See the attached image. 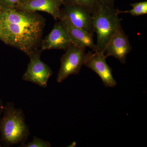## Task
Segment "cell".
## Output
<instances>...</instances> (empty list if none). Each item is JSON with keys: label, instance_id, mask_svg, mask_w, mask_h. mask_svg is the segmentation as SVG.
Listing matches in <instances>:
<instances>
[{"label": "cell", "instance_id": "6da1fadb", "mask_svg": "<svg viewBox=\"0 0 147 147\" xmlns=\"http://www.w3.org/2000/svg\"><path fill=\"white\" fill-rule=\"evenodd\" d=\"M0 20L7 44L30 57L38 50L45 25L43 17L36 12L0 6Z\"/></svg>", "mask_w": 147, "mask_h": 147}, {"label": "cell", "instance_id": "7a4b0ae2", "mask_svg": "<svg viewBox=\"0 0 147 147\" xmlns=\"http://www.w3.org/2000/svg\"><path fill=\"white\" fill-rule=\"evenodd\" d=\"M30 134L23 110L16 108L13 102H7L0 119V139L3 146L26 143Z\"/></svg>", "mask_w": 147, "mask_h": 147}, {"label": "cell", "instance_id": "3957f363", "mask_svg": "<svg viewBox=\"0 0 147 147\" xmlns=\"http://www.w3.org/2000/svg\"><path fill=\"white\" fill-rule=\"evenodd\" d=\"M119 14V9L99 3L97 11L93 15V26L97 35V51L104 53L109 40L121 26Z\"/></svg>", "mask_w": 147, "mask_h": 147}, {"label": "cell", "instance_id": "277c9868", "mask_svg": "<svg viewBox=\"0 0 147 147\" xmlns=\"http://www.w3.org/2000/svg\"><path fill=\"white\" fill-rule=\"evenodd\" d=\"M61 59V66L57 81L62 83L71 75L79 74L85 62L86 48H81L71 45L65 50Z\"/></svg>", "mask_w": 147, "mask_h": 147}, {"label": "cell", "instance_id": "5b68a950", "mask_svg": "<svg viewBox=\"0 0 147 147\" xmlns=\"http://www.w3.org/2000/svg\"><path fill=\"white\" fill-rule=\"evenodd\" d=\"M42 51L41 49L38 50L30 57V62L22 80L45 88L48 80L53 75V71L49 66L40 59Z\"/></svg>", "mask_w": 147, "mask_h": 147}, {"label": "cell", "instance_id": "8992f818", "mask_svg": "<svg viewBox=\"0 0 147 147\" xmlns=\"http://www.w3.org/2000/svg\"><path fill=\"white\" fill-rule=\"evenodd\" d=\"M106 59L104 53L90 51L86 53L84 65L97 74L105 87L113 88L117 86V82L113 77L112 69L106 62Z\"/></svg>", "mask_w": 147, "mask_h": 147}, {"label": "cell", "instance_id": "52a82bcc", "mask_svg": "<svg viewBox=\"0 0 147 147\" xmlns=\"http://www.w3.org/2000/svg\"><path fill=\"white\" fill-rule=\"evenodd\" d=\"M61 15L74 26L85 30L93 35V16L89 10L78 5H65L61 9Z\"/></svg>", "mask_w": 147, "mask_h": 147}, {"label": "cell", "instance_id": "ba28073f", "mask_svg": "<svg viewBox=\"0 0 147 147\" xmlns=\"http://www.w3.org/2000/svg\"><path fill=\"white\" fill-rule=\"evenodd\" d=\"M132 49L129 37L121 26L108 42L104 55L106 58L114 57L124 64L126 63L127 56Z\"/></svg>", "mask_w": 147, "mask_h": 147}, {"label": "cell", "instance_id": "9c48e42d", "mask_svg": "<svg viewBox=\"0 0 147 147\" xmlns=\"http://www.w3.org/2000/svg\"><path fill=\"white\" fill-rule=\"evenodd\" d=\"M72 45L68 31L62 21L55 24L49 34L41 40V50H66Z\"/></svg>", "mask_w": 147, "mask_h": 147}, {"label": "cell", "instance_id": "30bf717a", "mask_svg": "<svg viewBox=\"0 0 147 147\" xmlns=\"http://www.w3.org/2000/svg\"><path fill=\"white\" fill-rule=\"evenodd\" d=\"M62 0H30L18 4L16 8L30 12L43 11L50 14L54 19L59 20Z\"/></svg>", "mask_w": 147, "mask_h": 147}, {"label": "cell", "instance_id": "8fae6325", "mask_svg": "<svg viewBox=\"0 0 147 147\" xmlns=\"http://www.w3.org/2000/svg\"><path fill=\"white\" fill-rule=\"evenodd\" d=\"M60 20L62 21L68 31L72 45L81 48L88 47L92 51H97L94 41L93 35L85 30L74 26L67 18L61 16Z\"/></svg>", "mask_w": 147, "mask_h": 147}, {"label": "cell", "instance_id": "7c38bea8", "mask_svg": "<svg viewBox=\"0 0 147 147\" xmlns=\"http://www.w3.org/2000/svg\"><path fill=\"white\" fill-rule=\"evenodd\" d=\"M63 5H78L82 6L90 11L93 15L97 11L99 3L96 0H62Z\"/></svg>", "mask_w": 147, "mask_h": 147}, {"label": "cell", "instance_id": "4fadbf2b", "mask_svg": "<svg viewBox=\"0 0 147 147\" xmlns=\"http://www.w3.org/2000/svg\"><path fill=\"white\" fill-rule=\"evenodd\" d=\"M130 5L132 7L131 9L127 11L119 10V13H129L131 14V16H134L147 14V1L133 3L130 4Z\"/></svg>", "mask_w": 147, "mask_h": 147}, {"label": "cell", "instance_id": "5bb4252c", "mask_svg": "<svg viewBox=\"0 0 147 147\" xmlns=\"http://www.w3.org/2000/svg\"><path fill=\"white\" fill-rule=\"evenodd\" d=\"M19 147H51V144L49 142L45 141L40 139L36 136L33 137L31 142L28 143H24L19 145Z\"/></svg>", "mask_w": 147, "mask_h": 147}, {"label": "cell", "instance_id": "9a60e30c", "mask_svg": "<svg viewBox=\"0 0 147 147\" xmlns=\"http://www.w3.org/2000/svg\"><path fill=\"white\" fill-rule=\"evenodd\" d=\"M6 6L11 8H16V7L20 3L21 0H1Z\"/></svg>", "mask_w": 147, "mask_h": 147}, {"label": "cell", "instance_id": "2e32d148", "mask_svg": "<svg viewBox=\"0 0 147 147\" xmlns=\"http://www.w3.org/2000/svg\"><path fill=\"white\" fill-rule=\"evenodd\" d=\"M98 2L102 3L110 8H115L114 4L116 0H96Z\"/></svg>", "mask_w": 147, "mask_h": 147}, {"label": "cell", "instance_id": "e0dca14e", "mask_svg": "<svg viewBox=\"0 0 147 147\" xmlns=\"http://www.w3.org/2000/svg\"><path fill=\"white\" fill-rule=\"evenodd\" d=\"M0 40L7 44V40L6 38L3 29L2 24L0 20Z\"/></svg>", "mask_w": 147, "mask_h": 147}, {"label": "cell", "instance_id": "ac0fdd59", "mask_svg": "<svg viewBox=\"0 0 147 147\" xmlns=\"http://www.w3.org/2000/svg\"><path fill=\"white\" fill-rule=\"evenodd\" d=\"M4 107V105H3V103L2 100H0V117L3 114Z\"/></svg>", "mask_w": 147, "mask_h": 147}, {"label": "cell", "instance_id": "d6986e66", "mask_svg": "<svg viewBox=\"0 0 147 147\" xmlns=\"http://www.w3.org/2000/svg\"><path fill=\"white\" fill-rule=\"evenodd\" d=\"M30 1V0H21L20 3H23L26 2L28 1Z\"/></svg>", "mask_w": 147, "mask_h": 147}, {"label": "cell", "instance_id": "ffe728a7", "mask_svg": "<svg viewBox=\"0 0 147 147\" xmlns=\"http://www.w3.org/2000/svg\"><path fill=\"white\" fill-rule=\"evenodd\" d=\"M76 142H73V143H72V144H71L70 145V146H71V147H74L73 146H76Z\"/></svg>", "mask_w": 147, "mask_h": 147}, {"label": "cell", "instance_id": "44dd1931", "mask_svg": "<svg viewBox=\"0 0 147 147\" xmlns=\"http://www.w3.org/2000/svg\"><path fill=\"white\" fill-rule=\"evenodd\" d=\"M3 147L1 143V139H0V147Z\"/></svg>", "mask_w": 147, "mask_h": 147}]
</instances>
